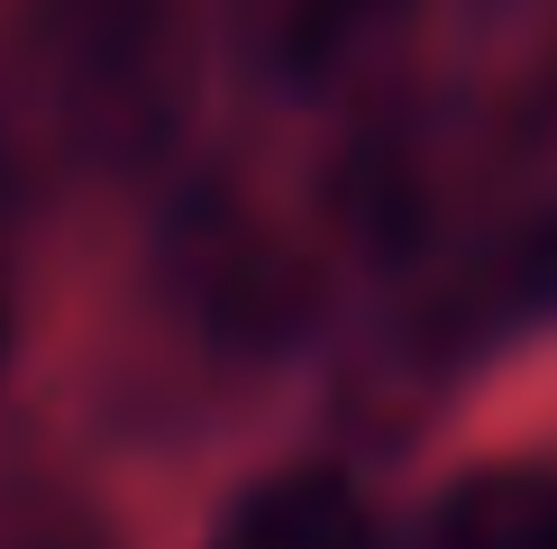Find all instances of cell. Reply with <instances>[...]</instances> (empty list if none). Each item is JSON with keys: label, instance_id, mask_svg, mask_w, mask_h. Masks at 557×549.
I'll return each mask as SVG.
<instances>
[{"label": "cell", "instance_id": "obj_1", "mask_svg": "<svg viewBox=\"0 0 557 549\" xmlns=\"http://www.w3.org/2000/svg\"><path fill=\"white\" fill-rule=\"evenodd\" d=\"M183 293L238 349H274V339L311 330V312H320V274L228 211H201V229L183 239Z\"/></svg>", "mask_w": 557, "mask_h": 549}, {"label": "cell", "instance_id": "obj_6", "mask_svg": "<svg viewBox=\"0 0 557 549\" xmlns=\"http://www.w3.org/2000/svg\"><path fill=\"white\" fill-rule=\"evenodd\" d=\"M338 211H347V229H357V239L375 247V257H403V247L421 239L430 202H421V183H411L403 166H384V156H375V166L347 183V202H338Z\"/></svg>", "mask_w": 557, "mask_h": 549}, {"label": "cell", "instance_id": "obj_3", "mask_svg": "<svg viewBox=\"0 0 557 549\" xmlns=\"http://www.w3.org/2000/svg\"><path fill=\"white\" fill-rule=\"evenodd\" d=\"M211 549H375V513L338 467H284L238 495Z\"/></svg>", "mask_w": 557, "mask_h": 549}, {"label": "cell", "instance_id": "obj_7", "mask_svg": "<svg viewBox=\"0 0 557 549\" xmlns=\"http://www.w3.org/2000/svg\"><path fill=\"white\" fill-rule=\"evenodd\" d=\"M0 366H10V312H0Z\"/></svg>", "mask_w": 557, "mask_h": 549}, {"label": "cell", "instance_id": "obj_2", "mask_svg": "<svg viewBox=\"0 0 557 549\" xmlns=\"http://www.w3.org/2000/svg\"><path fill=\"white\" fill-rule=\"evenodd\" d=\"M74 101L83 120H101L110 137H156L174 110L183 56L165 28V0H101V10L74 19Z\"/></svg>", "mask_w": 557, "mask_h": 549}, {"label": "cell", "instance_id": "obj_4", "mask_svg": "<svg viewBox=\"0 0 557 549\" xmlns=\"http://www.w3.org/2000/svg\"><path fill=\"white\" fill-rule=\"evenodd\" d=\"M438 549H557V467H475L438 513Z\"/></svg>", "mask_w": 557, "mask_h": 549}, {"label": "cell", "instance_id": "obj_5", "mask_svg": "<svg viewBox=\"0 0 557 549\" xmlns=\"http://www.w3.org/2000/svg\"><path fill=\"white\" fill-rule=\"evenodd\" d=\"M403 10L411 0H284V10H274V64H284L293 83H320V74H338L357 46H375Z\"/></svg>", "mask_w": 557, "mask_h": 549}]
</instances>
